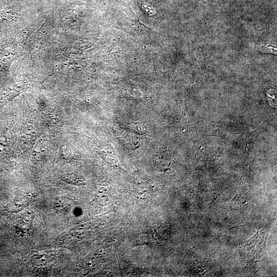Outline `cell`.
<instances>
[{
	"instance_id": "6da1fadb",
	"label": "cell",
	"mask_w": 277,
	"mask_h": 277,
	"mask_svg": "<svg viewBox=\"0 0 277 277\" xmlns=\"http://www.w3.org/2000/svg\"><path fill=\"white\" fill-rule=\"evenodd\" d=\"M24 85H22V84H15L8 88L0 99V107L5 106L15 96L19 95L24 91Z\"/></svg>"
}]
</instances>
